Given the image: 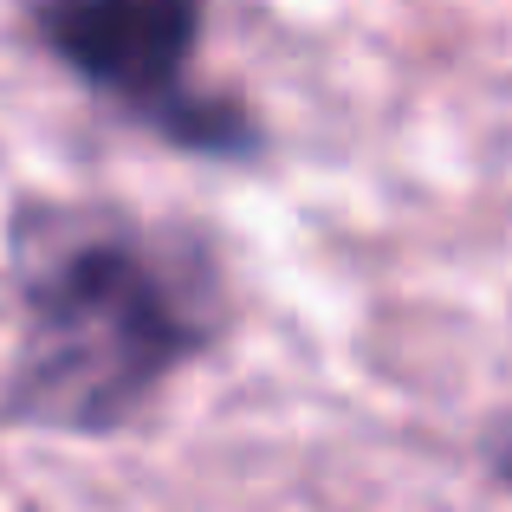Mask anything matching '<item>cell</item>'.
<instances>
[{"mask_svg": "<svg viewBox=\"0 0 512 512\" xmlns=\"http://www.w3.org/2000/svg\"><path fill=\"white\" fill-rule=\"evenodd\" d=\"M26 26L72 78L117 98L156 137L201 156H247L260 143L253 117L234 98H214L188 78L201 33L195 7H175V0H59V7H33Z\"/></svg>", "mask_w": 512, "mask_h": 512, "instance_id": "obj_2", "label": "cell"}, {"mask_svg": "<svg viewBox=\"0 0 512 512\" xmlns=\"http://www.w3.org/2000/svg\"><path fill=\"white\" fill-rule=\"evenodd\" d=\"M493 474H500L506 487H512V422L500 428V441H493Z\"/></svg>", "mask_w": 512, "mask_h": 512, "instance_id": "obj_3", "label": "cell"}, {"mask_svg": "<svg viewBox=\"0 0 512 512\" xmlns=\"http://www.w3.org/2000/svg\"><path fill=\"white\" fill-rule=\"evenodd\" d=\"M13 350L0 415L104 435L143 415L214 338L195 266L111 208H33L13 221Z\"/></svg>", "mask_w": 512, "mask_h": 512, "instance_id": "obj_1", "label": "cell"}]
</instances>
